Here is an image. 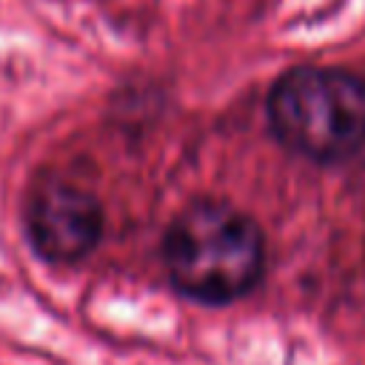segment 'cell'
<instances>
[{"mask_svg":"<svg viewBox=\"0 0 365 365\" xmlns=\"http://www.w3.org/2000/svg\"><path fill=\"white\" fill-rule=\"evenodd\" d=\"M160 259L180 297L200 305H228L259 285L265 237L242 208L225 200H194L165 225Z\"/></svg>","mask_w":365,"mask_h":365,"instance_id":"6da1fadb","label":"cell"},{"mask_svg":"<svg viewBox=\"0 0 365 365\" xmlns=\"http://www.w3.org/2000/svg\"><path fill=\"white\" fill-rule=\"evenodd\" d=\"M265 114L291 154L342 163L365 145V80L331 66L288 68L268 91Z\"/></svg>","mask_w":365,"mask_h":365,"instance_id":"7a4b0ae2","label":"cell"},{"mask_svg":"<svg viewBox=\"0 0 365 365\" xmlns=\"http://www.w3.org/2000/svg\"><path fill=\"white\" fill-rule=\"evenodd\" d=\"M106 214L100 200L66 180L37 182L23 205V234L31 251L51 265L86 259L103 240Z\"/></svg>","mask_w":365,"mask_h":365,"instance_id":"3957f363","label":"cell"}]
</instances>
